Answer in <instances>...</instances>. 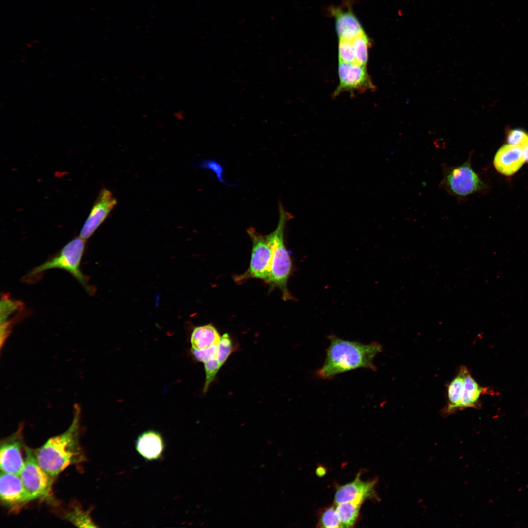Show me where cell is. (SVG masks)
I'll list each match as a JSON object with an SVG mask.
<instances>
[{"label":"cell","mask_w":528,"mask_h":528,"mask_svg":"<svg viewBox=\"0 0 528 528\" xmlns=\"http://www.w3.org/2000/svg\"><path fill=\"white\" fill-rule=\"evenodd\" d=\"M204 363L206 376L203 391L205 393L208 391L210 385L214 380L221 366L217 358L211 359Z\"/></svg>","instance_id":"484cf974"},{"label":"cell","mask_w":528,"mask_h":528,"mask_svg":"<svg viewBox=\"0 0 528 528\" xmlns=\"http://www.w3.org/2000/svg\"><path fill=\"white\" fill-rule=\"evenodd\" d=\"M331 12L335 18L339 40L352 41L364 32L360 22L351 10L344 11L339 8H332Z\"/></svg>","instance_id":"9a60e30c"},{"label":"cell","mask_w":528,"mask_h":528,"mask_svg":"<svg viewBox=\"0 0 528 528\" xmlns=\"http://www.w3.org/2000/svg\"><path fill=\"white\" fill-rule=\"evenodd\" d=\"M233 349L230 336L228 333H224L220 337L218 344L217 359L221 367L225 363L233 351Z\"/></svg>","instance_id":"7402d4cb"},{"label":"cell","mask_w":528,"mask_h":528,"mask_svg":"<svg viewBox=\"0 0 528 528\" xmlns=\"http://www.w3.org/2000/svg\"><path fill=\"white\" fill-rule=\"evenodd\" d=\"M23 447L21 430L1 442V471L19 475L24 463L22 455Z\"/></svg>","instance_id":"30bf717a"},{"label":"cell","mask_w":528,"mask_h":528,"mask_svg":"<svg viewBox=\"0 0 528 528\" xmlns=\"http://www.w3.org/2000/svg\"><path fill=\"white\" fill-rule=\"evenodd\" d=\"M520 148L523 151L526 162H528V140Z\"/></svg>","instance_id":"f1b7e54d"},{"label":"cell","mask_w":528,"mask_h":528,"mask_svg":"<svg viewBox=\"0 0 528 528\" xmlns=\"http://www.w3.org/2000/svg\"><path fill=\"white\" fill-rule=\"evenodd\" d=\"M252 242L250 265L245 273L236 278L237 281L249 278L267 282L270 273L272 249L266 236H263L253 227L247 230Z\"/></svg>","instance_id":"52a82bcc"},{"label":"cell","mask_w":528,"mask_h":528,"mask_svg":"<svg viewBox=\"0 0 528 528\" xmlns=\"http://www.w3.org/2000/svg\"><path fill=\"white\" fill-rule=\"evenodd\" d=\"M85 244L86 240L80 237L73 239L63 247L59 254L35 267L27 276H35L52 268L65 270L72 274L87 291L90 292L91 289L80 269Z\"/></svg>","instance_id":"5b68a950"},{"label":"cell","mask_w":528,"mask_h":528,"mask_svg":"<svg viewBox=\"0 0 528 528\" xmlns=\"http://www.w3.org/2000/svg\"><path fill=\"white\" fill-rule=\"evenodd\" d=\"M220 337L218 331L212 324L195 327L190 338L192 348L195 350L207 348L218 344Z\"/></svg>","instance_id":"ac0fdd59"},{"label":"cell","mask_w":528,"mask_h":528,"mask_svg":"<svg viewBox=\"0 0 528 528\" xmlns=\"http://www.w3.org/2000/svg\"><path fill=\"white\" fill-rule=\"evenodd\" d=\"M525 162L521 148L507 144L498 150L494 157L493 165L501 174L510 176L517 172Z\"/></svg>","instance_id":"4fadbf2b"},{"label":"cell","mask_w":528,"mask_h":528,"mask_svg":"<svg viewBox=\"0 0 528 528\" xmlns=\"http://www.w3.org/2000/svg\"><path fill=\"white\" fill-rule=\"evenodd\" d=\"M356 63L366 66L368 59V49L371 42L367 34L364 32L352 41Z\"/></svg>","instance_id":"ffe728a7"},{"label":"cell","mask_w":528,"mask_h":528,"mask_svg":"<svg viewBox=\"0 0 528 528\" xmlns=\"http://www.w3.org/2000/svg\"><path fill=\"white\" fill-rule=\"evenodd\" d=\"M279 220L274 231L266 236L272 249L270 273L266 282L278 287L282 291L285 300H291L292 296L287 287L288 280L292 270V261L284 243V230L289 214L279 203Z\"/></svg>","instance_id":"3957f363"},{"label":"cell","mask_w":528,"mask_h":528,"mask_svg":"<svg viewBox=\"0 0 528 528\" xmlns=\"http://www.w3.org/2000/svg\"><path fill=\"white\" fill-rule=\"evenodd\" d=\"M218 344L201 350L192 349L191 352L195 358L201 362H205L214 358H217Z\"/></svg>","instance_id":"4316f807"},{"label":"cell","mask_w":528,"mask_h":528,"mask_svg":"<svg viewBox=\"0 0 528 528\" xmlns=\"http://www.w3.org/2000/svg\"><path fill=\"white\" fill-rule=\"evenodd\" d=\"M68 519L75 525L80 527H96L89 515L79 508H75L70 512Z\"/></svg>","instance_id":"d4e9b609"},{"label":"cell","mask_w":528,"mask_h":528,"mask_svg":"<svg viewBox=\"0 0 528 528\" xmlns=\"http://www.w3.org/2000/svg\"><path fill=\"white\" fill-rule=\"evenodd\" d=\"M329 340L324 362L316 372L320 378L331 379L340 374L359 368L375 370L374 358L382 350L379 343L374 341L363 344L333 335L329 336Z\"/></svg>","instance_id":"6da1fadb"},{"label":"cell","mask_w":528,"mask_h":528,"mask_svg":"<svg viewBox=\"0 0 528 528\" xmlns=\"http://www.w3.org/2000/svg\"><path fill=\"white\" fill-rule=\"evenodd\" d=\"M199 168L212 171L216 175L218 179L222 184L228 186H234L236 184H230L226 182L223 178L224 168L218 161L214 159H206L202 160L198 164Z\"/></svg>","instance_id":"cb8c5ba5"},{"label":"cell","mask_w":528,"mask_h":528,"mask_svg":"<svg viewBox=\"0 0 528 528\" xmlns=\"http://www.w3.org/2000/svg\"><path fill=\"white\" fill-rule=\"evenodd\" d=\"M338 72L339 83L333 93V97L344 91L363 92L375 89L366 66L357 63H339Z\"/></svg>","instance_id":"ba28073f"},{"label":"cell","mask_w":528,"mask_h":528,"mask_svg":"<svg viewBox=\"0 0 528 528\" xmlns=\"http://www.w3.org/2000/svg\"><path fill=\"white\" fill-rule=\"evenodd\" d=\"M360 475V473H358L352 482L337 488L334 498L336 505L358 499L366 500L374 498L378 500L374 490L377 480L363 481L361 479Z\"/></svg>","instance_id":"7c38bea8"},{"label":"cell","mask_w":528,"mask_h":528,"mask_svg":"<svg viewBox=\"0 0 528 528\" xmlns=\"http://www.w3.org/2000/svg\"><path fill=\"white\" fill-rule=\"evenodd\" d=\"M78 418L75 417L66 431L50 438L35 452L40 466L54 478L69 465L84 458L79 442Z\"/></svg>","instance_id":"7a4b0ae2"},{"label":"cell","mask_w":528,"mask_h":528,"mask_svg":"<svg viewBox=\"0 0 528 528\" xmlns=\"http://www.w3.org/2000/svg\"><path fill=\"white\" fill-rule=\"evenodd\" d=\"M508 144L521 147L528 140V134L521 129L510 130L507 135Z\"/></svg>","instance_id":"83f0119b"},{"label":"cell","mask_w":528,"mask_h":528,"mask_svg":"<svg viewBox=\"0 0 528 528\" xmlns=\"http://www.w3.org/2000/svg\"><path fill=\"white\" fill-rule=\"evenodd\" d=\"M471 156L462 164L451 166L442 164L443 178L439 187L455 197L459 202L472 194L484 191L487 186L471 166Z\"/></svg>","instance_id":"277c9868"},{"label":"cell","mask_w":528,"mask_h":528,"mask_svg":"<svg viewBox=\"0 0 528 528\" xmlns=\"http://www.w3.org/2000/svg\"><path fill=\"white\" fill-rule=\"evenodd\" d=\"M364 501L363 499H358L337 505V514L343 528H351L355 524L359 516L360 506Z\"/></svg>","instance_id":"d6986e66"},{"label":"cell","mask_w":528,"mask_h":528,"mask_svg":"<svg viewBox=\"0 0 528 528\" xmlns=\"http://www.w3.org/2000/svg\"><path fill=\"white\" fill-rule=\"evenodd\" d=\"M339 63H356L352 41L339 40Z\"/></svg>","instance_id":"603a6c76"},{"label":"cell","mask_w":528,"mask_h":528,"mask_svg":"<svg viewBox=\"0 0 528 528\" xmlns=\"http://www.w3.org/2000/svg\"><path fill=\"white\" fill-rule=\"evenodd\" d=\"M317 527L328 528H343L337 514L336 506H330L321 513Z\"/></svg>","instance_id":"44dd1931"},{"label":"cell","mask_w":528,"mask_h":528,"mask_svg":"<svg viewBox=\"0 0 528 528\" xmlns=\"http://www.w3.org/2000/svg\"><path fill=\"white\" fill-rule=\"evenodd\" d=\"M464 386L463 366L458 374L452 379L447 388V403L443 408L442 415L445 417L460 411Z\"/></svg>","instance_id":"2e32d148"},{"label":"cell","mask_w":528,"mask_h":528,"mask_svg":"<svg viewBox=\"0 0 528 528\" xmlns=\"http://www.w3.org/2000/svg\"><path fill=\"white\" fill-rule=\"evenodd\" d=\"M0 495L4 504L14 508L31 501L18 475L1 471Z\"/></svg>","instance_id":"8fae6325"},{"label":"cell","mask_w":528,"mask_h":528,"mask_svg":"<svg viewBox=\"0 0 528 528\" xmlns=\"http://www.w3.org/2000/svg\"><path fill=\"white\" fill-rule=\"evenodd\" d=\"M163 438L157 431L149 430L139 435L135 442L137 453L145 460L152 461L160 459L164 450Z\"/></svg>","instance_id":"5bb4252c"},{"label":"cell","mask_w":528,"mask_h":528,"mask_svg":"<svg viewBox=\"0 0 528 528\" xmlns=\"http://www.w3.org/2000/svg\"><path fill=\"white\" fill-rule=\"evenodd\" d=\"M116 204L117 200L110 190H101L80 231V237L85 240L90 237Z\"/></svg>","instance_id":"9c48e42d"},{"label":"cell","mask_w":528,"mask_h":528,"mask_svg":"<svg viewBox=\"0 0 528 528\" xmlns=\"http://www.w3.org/2000/svg\"><path fill=\"white\" fill-rule=\"evenodd\" d=\"M464 386L460 411L468 408H478L479 399L487 389L480 387L472 377L465 366H463Z\"/></svg>","instance_id":"e0dca14e"},{"label":"cell","mask_w":528,"mask_h":528,"mask_svg":"<svg viewBox=\"0 0 528 528\" xmlns=\"http://www.w3.org/2000/svg\"><path fill=\"white\" fill-rule=\"evenodd\" d=\"M25 458L19 474L30 500L44 498L49 494L54 478L47 474L39 464L34 452L25 447Z\"/></svg>","instance_id":"8992f818"}]
</instances>
